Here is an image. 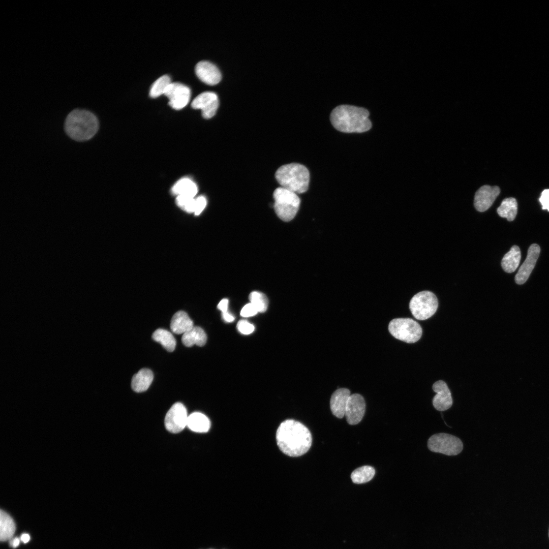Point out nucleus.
I'll return each mask as SVG.
<instances>
[{
	"instance_id": "nucleus-39",
	"label": "nucleus",
	"mask_w": 549,
	"mask_h": 549,
	"mask_svg": "<svg viewBox=\"0 0 549 549\" xmlns=\"http://www.w3.org/2000/svg\"><path fill=\"white\" fill-rule=\"evenodd\" d=\"M548 536H549V530H548Z\"/></svg>"
},
{
	"instance_id": "nucleus-5",
	"label": "nucleus",
	"mask_w": 549,
	"mask_h": 549,
	"mask_svg": "<svg viewBox=\"0 0 549 549\" xmlns=\"http://www.w3.org/2000/svg\"><path fill=\"white\" fill-rule=\"evenodd\" d=\"M274 209L282 221L289 222L296 216L300 200L296 193L282 187L277 188L273 193Z\"/></svg>"
},
{
	"instance_id": "nucleus-28",
	"label": "nucleus",
	"mask_w": 549,
	"mask_h": 549,
	"mask_svg": "<svg viewBox=\"0 0 549 549\" xmlns=\"http://www.w3.org/2000/svg\"><path fill=\"white\" fill-rule=\"evenodd\" d=\"M169 76L164 75L157 79L151 85L149 90V96L152 98H157L165 94L168 86L171 83Z\"/></svg>"
},
{
	"instance_id": "nucleus-32",
	"label": "nucleus",
	"mask_w": 549,
	"mask_h": 549,
	"mask_svg": "<svg viewBox=\"0 0 549 549\" xmlns=\"http://www.w3.org/2000/svg\"><path fill=\"white\" fill-rule=\"evenodd\" d=\"M206 200L203 196L195 198L194 214L196 216L200 215L206 205Z\"/></svg>"
},
{
	"instance_id": "nucleus-10",
	"label": "nucleus",
	"mask_w": 549,
	"mask_h": 549,
	"mask_svg": "<svg viewBox=\"0 0 549 549\" xmlns=\"http://www.w3.org/2000/svg\"><path fill=\"white\" fill-rule=\"evenodd\" d=\"M164 95L169 99V105L175 110H180L189 102L191 92L187 85L179 82H171Z\"/></svg>"
},
{
	"instance_id": "nucleus-38",
	"label": "nucleus",
	"mask_w": 549,
	"mask_h": 549,
	"mask_svg": "<svg viewBox=\"0 0 549 549\" xmlns=\"http://www.w3.org/2000/svg\"><path fill=\"white\" fill-rule=\"evenodd\" d=\"M30 540V536L29 534L27 533L22 534L20 537V540L23 543H27Z\"/></svg>"
},
{
	"instance_id": "nucleus-37",
	"label": "nucleus",
	"mask_w": 549,
	"mask_h": 549,
	"mask_svg": "<svg viewBox=\"0 0 549 549\" xmlns=\"http://www.w3.org/2000/svg\"><path fill=\"white\" fill-rule=\"evenodd\" d=\"M20 539L18 537H15L12 539L10 542V545L13 547L16 548L20 543Z\"/></svg>"
},
{
	"instance_id": "nucleus-18",
	"label": "nucleus",
	"mask_w": 549,
	"mask_h": 549,
	"mask_svg": "<svg viewBox=\"0 0 549 549\" xmlns=\"http://www.w3.org/2000/svg\"><path fill=\"white\" fill-rule=\"evenodd\" d=\"M194 326L193 322L187 313L179 311L175 313L171 320L170 329L176 334H184Z\"/></svg>"
},
{
	"instance_id": "nucleus-33",
	"label": "nucleus",
	"mask_w": 549,
	"mask_h": 549,
	"mask_svg": "<svg viewBox=\"0 0 549 549\" xmlns=\"http://www.w3.org/2000/svg\"><path fill=\"white\" fill-rule=\"evenodd\" d=\"M258 313L255 307L250 302L246 304L241 309L240 315L244 317H249L256 315Z\"/></svg>"
},
{
	"instance_id": "nucleus-31",
	"label": "nucleus",
	"mask_w": 549,
	"mask_h": 549,
	"mask_svg": "<svg viewBox=\"0 0 549 549\" xmlns=\"http://www.w3.org/2000/svg\"><path fill=\"white\" fill-rule=\"evenodd\" d=\"M238 330L244 334H249L254 330V326L247 320H240L237 324Z\"/></svg>"
},
{
	"instance_id": "nucleus-34",
	"label": "nucleus",
	"mask_w": 549,
	"mask_h": 549,
	"mask_svg": "<svg viewBox=\"0 0 549 549\" xmlns=\"http://www.w3.org/2000/svg\"><path fill=\"white\" fill-rule=\"evenodd\" d=\"M539 201L542 205V209L549 211V189H545L542 192Z\"/></svg>"
},
{
	"instance_id": "nucleus-20",
	"label": "nucleus",
	"mask_w": 549,
	"mask_h": 549,
	"mask_svg": "<svg viewBox=\"0 0 549 549\" xmlns=\"http://www.w3.org/2000/svg\"><path fill=\"white\" fill-rule=\"evenodd\" d=\"M207 341V336L204 330L198 326H193L182 334L181 342L186 347H191L196 345L204 346Z\"/></svg>"
},
{
	"instance_id": "nucleus-14",
	"label": "nucleus",
	"mask_w": 549,
	"mask_h": 549,
	"mask_svg": "<svg viewBox=\"0 0 549 549\" xmlns=\"http://www.w3.org/2000/svg\"><path fill=\"white\" fill-rule=\"evenodd\" d=\"M540 252V248L537 244L534 243L530 246L528 250L526 259L515 275L516 283L522 285L526 282L534 268Z\"/></svg>"
},
{
	"instance_id": "nucleus-26",
	"label": "nucleus",
	"mask_w": 549,
	"mask_h": 549,
	"mask_svg": "<svg viewBox=\"0 0 549 549\" xmlns=\"http://www.w3.org/2000/svg\"><path fill=\"white\" fill-rule=\"evenodd\" d=\"M497 211L500 217L506 218L508 221H512L517 211L516 199L512 197L504 199L497 208Z\"/></svg>"
},
{
	"instance_id": "nucleus-12",
	"label": "nucleus",
	"mask_w": 549,
	"mask_h": 549,
	"mask_svg": "<svg viewBox=\"0 0 549 549\" xmlns=\"http://www.w3.org/2000/svg\"><path fill=\"white\" fill-rule=\"evenodd\" d=\"M365 411V402L363 397L358 393L351 394L346 406L345 414L348 423L358 424L362 419Z\"/></svg>"
},
{
	"instance_id": "nucleus-24",
	"label": "nucleus",
	"mask_w": 549,
	"mask_h": 549,
	"mask_svg": "<svg viewBox=\"0 0 549 549\" xmlns=\"http://www.w3.org/2000/svg\"><path fill=\"white\" fill-rule=\"evenodd\" d=\"M16 530L15 524L12 518L6 512H0V539L2 541L11 539Z\"/></svg>"
},
{
	"instance_id": "nucleus-21",
	"label": "nucleus",
	"mask_w": 549,
	"mask_h": 549,
	"mask_svg": "<svg viewBox=\"0 0 549 549\" xmlns=\"http://www.w3.org/2000/svg\"><path fill=\"white\" fill-rule=\"evenodd\" d=\"M198 192L196 184L190 178L184 177L178 180L172 187L171 192L174 195L195 197Z\"/></svg>"
},
{
	"instance_id": "nucleus-25",
	"label": "nucleus",
	"mask_w": 549,
	"mask_h": 549,
	"mask_svg": "<svg viewBox=\"0 0 549 549\" xmlns=\"http://www.w3.org/2000/svg\"><path fill=\"white\" fill-rule=\"evenodd\" d=\"M152 338L168 352H172L175 349L176 340L172 334L166 329H157L152 333Z\"/></svg>"
},
{
	"instance_id": "nucleus-3",
	"label": "nucleus",
	"mask_w": 549,
	"mask_h": 549,
	"mask_svg": "<svg viewBox=\"0 0 549 549\" xmlns=\"http://www.w3.org/2000/svg\"><path fill=\"white\" fill-rule=\"evenodd\" d=\"M369 112L365 108L349 105H339L330 115L333 127L344 133H363L369 130L372 123Z\"/></svg>"
},
{
	"instance_id": "nucleus-23",
	"label": "nucleus",
	"mask_w": 549,
	"mask_h": 549,
	"mask_svg": "<svg viewBox=\"0 0 549 549\" xmlns=\"http://www.w3.org/2000/svg\"><path fill=\"white\" fill-rule=\"evenodd\" d=\"M521 258V253L519 247L512 246L510 251L503 257L501 261L503 269L508 273L514 272L518 267Z\"/></svg>"
},
{
	"instance_id": "nucleus-27",
	"label": "nucleus",
	"mask_w": 549,
	"mask_h": 549,
	"mask_svg": "<svg viewBox=\"0 0 549 549\" xmlns=\"http://www.w3.org/2000/svg\"><path fill=\"white\" fill-rule=\"evenodd\" d=\"M375 470L370 466H364L354 470L351 474V478L354 483L361 484L370 481L374 476Z\"/></svg>"
},
{
	"instance_id": "nucleus-36",
	"label": "nucleus",
	"mask_w": 549,
	"mask_h": 549,
	"mask_svg": "<svg viewBox=\"0 0 549 549\" xmlns=\"http://www.w3.org/2000/svg\"><path fill=\"white\" fill-rule=\"evenodd\" d=\"M222 318L224 321L227 322H232L234 320V317L228 311L222 313Z\"/></svg>"
},
{
	"instance_id": "nucleus-1",
	"label": "nucleus",
	"mask_w": 549,
	"mask_h": 549,
	"mask_svg": "<svg viewBox=\"0 0 549 549\" xmlns=\"http://www.w3.org/2000/svg\"><path fill=\"white\" fill-rule=\"evenodd\" d=\"M277 445L285 454L297 457L310 448L312 437L309 430L297 421L288 419L279 425L276 433Z\"/></svg>"
},
{
	"instance_id": "nucleus-35",
	"label": "nucleus",
	"mask_w": 549,
	"mask_h": 549,
	"mask_svg": "<svg viewBox=\"0 0 549 549\" xmlns=\"http://www.w3.org/2000/svg\"><path fill=\"white\" fill-rule=\"evenodd\" d=\"M228 300L224 298L222 299L219 304H218V308L222 311V313H224L228 311Z\"/></svg>"
},
{
	"instance_id": "nucleus-15",
	"label": "nucleus",
	"mask_w": 549,
	"mask_h": 549,
	"mask_svg": "<svg viewBox=\"0 0 549 549\" xmlns=\"http://www.w3.org/2000/svg\"><path fill=\"white\" fill-rule=\"evenodd\" d=\"M432 388L436 393L432 401L434 407L440 411L449 409L452 406L453 401L446 383L442 380L437 381L433 384Z\"/></svg>"
},
{
	"instance_id": "nucleus-13",
	"label": "nucleus",
	"mask_w": 549,
	"mask_h": 549,
	"mask_svg": "<svg viewBox=\"0 0 549 549\" xmlns=\"http://www.w3.org/2000/svg\"><path fill=\"white\" fill-rule=\"evenodd\" d=\"M500 193V189L497 186H481L475 194L474 205L475 209L480 212L486 211L492 205Z\"/></svg>"
},
{
	"instance_id": "nucleus-9",
	"label": "nucleus",
	"mask_w": 549,
	"mask_h": 549,
	"mask_svg": "<svg viewBox=\"0 0 549 549\" xmlns=\"http://www.w3.org/2000/svg\"><path fill=\"white\" fill-rule=\"evenodd\" d=\"M185 406L181 403L174 404L167 412L164 420L166 430L173 434L178 433L187 425L188 418Z\"/></svg>"
},
{
	"instance_id": "nucleus-17",
	"label": "nucleus",
	"mask_w": 549,
	"mask_h": 549,
	"mask_svg": "<svg viewBox=\"0 0 549 549\" xmlns=\"http://www.w3.org/2000/svg\"><path fill=\"white\" fill-rule=\"evenodd\" d=\"M350 395V391L346 388L338 389L332 394L330 407L332 413L337 417L342 418L344 416Z\"/></svg>"
},
{
	"instance_id": "nucleus-11",
	"label": "nucleus",
	"mask_w": 549,
	"mask_h": 549,
	"mask_svg": "<svg viewBox=\"0 0 549 549\" xmlns=\"http://www.w3.org/2000/svg\"><path fill=\"white\" fill-rule=\"evenodd\" d=\"M219 105L217 95L214 92H206L198 95L193 100L191 106L195 109H201L202 116L209 119L215 115Z\"/></svg>"
},
{
	"instance_id": "nucleus-22",
	"label": "nucleus",
	"mask_w": 549,
	"mask_h": 549,
	"mask_svg": "<svg viewBox=\"0 0 549 549\" xmlns=\"http://www.w3.org/2000/svg\"><path fill=\"white\" fill-rule=\"evenodd\" d=\"M187 426L193 432L206 433L210 429V421L204 414L194 412L189 415Z\"/></svg>"
},
{
	"instance_id": "nucleus-29",
	"label": "nucleus",
	"mask_w": 549,
	"mask_h": 549,
	"mask_svg": "<svg viewBox=\"0 0 549 549\" xmlns=\"http://www.w3.org/2000/svg\"><path fill=\"white\" fill-rule=\"evenodd\" d=\"M250 302L255 307L258 312L263 313L266 311L268 307V299L263 293L258 292H252L249 295Z\"/></svg>"
},
{
	"instance_id": "nucleus-16",
	"label": "nucleus",
	"mask_w": 549,
	"mask_h": 549,
	"mask_svg": "<svg viewBox=\"0 0 549 549\" xmlns=\"http://www.w3.org/2000/svg\"><path fill=\"white\" fill-rule=\"evenodd\" d=\"M195 73L198 78L209 85L219 83L222 79L221 73L217 67L208 61H201L195 67Z\"/></svg>"
},
{
	"instance_id": "nucleus-19",
	"label": "nucleus",
	"mask_w": 549,
	"mask_h": 549,
	"mask_svg": "<svg viewBox=\"0 0 549 549\" xmlns=\"http://www.w3.org/2000/svg\"><path fill=\"white\" fill-rule=\"evenodd\" d=\"M153 378V373L150 370L141 369L132 377L131 381L132 389L136 392L146 391L150 385Z\"/></svg>"
},
{
	"instance_id": "nucleus-6",
	"label": "nucleus",
	"mask_w": 549,
	"mask_h": 549,
	"mask_svg": "<svg viewBox=\"0 0 549 549\" xmlns=\"http://www.w3.org/2000/svg\"><path fill=\"white\" fill-rule=\"evenodd\" d=\"M388 328L393 337L407 343H415L422 334L419 324L409 318L393 319L390 321Z\"/></svg>"
},
{
	"instance_id": "nucleus-2",
	"label": "nucleus",
	"mask_w": 549,
	"mask_h": 549,
	"mask_svg": "<svg viewBox=\"0 0 549 549\" xmlns=\"http://www.w3.org/2000/svg\"><path fill=\"white\" fill-rule=\"evenodd\" d=\"M100 126L98 117L93 112L86 109L75 108L66 117L64 130L70 139L83 143L95 137Z\"/></svg>"
},
{
	"instance_id": "nucleus-7",
	"label": "nucleus",
	"mask_w": 549,
	"mask_h": 549,
	"mask_svg": "<svg viewBox=\"0 0 549 549\" xmlns=\"http://www.w3.org/2000/svg\"><path fill=\"white\" fill-rule=\"evenodd\" d=\"M438 301L436 295L429 291H422L411 298L409 309L416 319L424 320L431 317L436 312Z\"/></svg>"
},
{
	"instance_id": "nucleus-30",
	"label": "nucleus",
	"mask_w": 549,
	"mask_h": 549,
	"mask_svg": "<svg viewBox=\"0 0 549 549\" xmlns=\"http://www.w3.org/2000/svg\"><path fill=\"white\" fill-rule=\"evenodd\" d=\"M177 205L189 213L194 212L195 198L187 196H177L175 200Z\"/></svg>"
},
{
	"instance_id": "nucleus-8",
	"label": "nucleus",
	"mask_w": 549,
	"mask_h": 549,
	"mask_svg": "<svg viewBox=\"0 0 549 549\" xmlns=\"http://www.w3.org/2000/svg\"><path fill=\"white\" fill-rule=\"evenodd\" d=\"M427 445L430 451L448 456L458 455L463 449V444L460 438L444 433L431 436Z\"/></svg>"
},
{
	"instance_id": "nucleus-4",
	"label": "nucleus",
	"mask_w": 549,
	"mask_h": 549,
	"mask_svg": "<svg viewBox=\"0 0 549 549\" xmlns=\"http://www.w3.org/2000/svg\"><path fill=\"white\" fill-rule=\"evenodd\" d=\"M275 177L281 187L295 193H303L308 190L310 173L300 164L292 163L281 166L276 171Z\"/></svg>"
}]
</instances>
